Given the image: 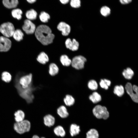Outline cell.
Wrapping results in <instances>:
<instances>
[{"instance_id":"36","label":"cell","mask_w":138,"mask_h":138,"mask_svg":"<svg viewBox=\"0 0 138 138\" xmlns=\"http://www.w3.org/2000/svg\"><path fill=\"white\" fill-rule=\"evenodd\" d=\"M31 138H46L44 136L40 137L39 136L37 135H33Z\"/></svg>"},{"instance_id":"8","label":"cell","mask_w":138,"mask_h":138,"mask_svg":"<svg viewBox=\"0 0 138 138\" xmlns=\"http://www.w3.org/2000/svg\"><path fill=\"white\" fill-rule=\"evenodd\" d=\"M43 120L44 125L48 127L53 126L56 122V118L54 116L50 114H47L43 117Z\"/></svg>"},{"instance_id":"7","label":"cell","mask_w":138,"mask_h":138,"mask_svg":"<svg viewBox=\"0 0 138 138\" xmlns=\"http://www.w3.org/2000/svg\"><path fill=\"white\" fill-rule=\"evenodd\" d=\"M22 29L27 34H31L35 32L36 28L35 25L31 21L28 19L24 21Z\"/></svg>"},{"instance_id":"29","label":"cell","mask_w":138,"mask_h":138,"mask_svg":"<svg viewBox=\"0 0 138 138\" xmlns=\"http://www.w3.org/2000/svg\"><path fill=\"white\" fill-rule=\"evenodd\" d=\"M12 77L11 75L7 72H4L2 74L1 79L2 80L6 83H9L11 80Z\"/></svg>"},{"instance_id":"2","label":"cell","mask_w":138,"mask_h":138,"mask_svg":"<svg viewBox=\"0 0 138 138\" xmlns=\"http://www.w3.org/2000/svg\"><path fill=\"white\" fill-rule=\"evenodd\" d=\"M13 128L17 133L22 134L29 131L31 128V123L29 120H24L20 122L15 123Z\"/></svg>"},{"instance_id":"22","label":"cell","mask_w":138,"mask_h":138,"mask_svg":"<svg viewBox=\"0 0 138 138\" xmlns=\"http://www.w3.org/2000/svg\"><path fill=\"white\" fill-rule=\"evenodd\" d=\"M37 15V12L33 9H31L27 11L26 13V16L27 19L30 20L35 19Z\"/></svg>"},{"instance_id":"20","label":"cell","mask_w":138,"mask_h":138,"mask_svg":"<svg viewBox=\"0 0 138 138\" xmlns=\"http://www.w3.org/2000/svg\"><path fill=\"white\" fill-rule=\"evenodd\" d=\"M71 60L66 55H61L60 58L61 64L63 66L68 67L71 65Z\"/></svg>"},{"instance_id":"11","label":"cell","mask_w":138,"mask_h":138,"mask_svg":"<svg viewBox=\"0 0 138 138\" xmlns=\"http://www.w3.org/2000/svg\"><path fill=\"white\" fill-rule=\"evenodd\" d=\"M57 28L59 30L61 31L62 35L64 36H68L71 31L70 26L63 22H60L57 26Z\"/></svg>"},{"instance_id":"13","label":"cell","mask_w":138,"mask_h":138,"mask_svg":"<svg viewBox=\"0 0 138 138\" xmlns=\"http://www.w3.org/2000/svg\"><path fill=\"white\" fill-rule=\"evenodd\" d=\"M81 131L80 126L75 123H72L70 125L69 133L71 136L72 137L78 135Z\"/></svg>"},{"instance_id":"24","label":"cell","mask_w":138,"mask_h":138,"mask_svg":"<svg viewBox=\"0 0 138 138\" xmlns=\"http://www.w3.org/2000/svg\"><path fill=\"white\" fill-rule=\"evenodd\" d=\"M122 74L124 77L126 79H131L134 75V72L129 67L127 68L124 70Z\"/></svg>"},{"instance_id":"26","label":"cell","mask_w":138,"mask_h":138,"mask_svg":"<svg viewBox=\"0 0 138 138\" xmlns=\"http://www.w3.org/2000/svg\"><path fill=\"white\" fill-rule=\"evenodd\" d=\"M24 34L22 31L20 29L15 30L13 36L16 41H19L22 40Z\"/></svg>"},{"instance_id":"3","label":"cell","mask_w":138,"mask_h":138,"mask_svg":"<svg viewBox=\"0 0 138 138\" xmlns=\"http://www.w3.org/2000/svg\"><path fill=\"white\" fill-rule=\"evenodd\" d=\"M93 114L98 119H107L109 117V113L107 108L100 105L95 106L93 109Z\"/></svg>"},{"instance_id":"18","label":"cell","mask_w":138,"mask_h":138,"mask_svg":"<svg viewBox=\"0 0 138 138\" xmlns=\"http://www.w3.org/2000/svg\"><path fill=\"white\" fill-rule=\"evenodd\" d=\"M64 105L67 107H70L73 105L75 102V100L72 95L67 94L63 99Z\"/></svg>"},{"instance_id":"17","label":"cell","mask_w":138,"mask_h":138,"mask_svg":"<svg viewBox=\"0 0 138 138\" xmlns=\"http://www.w3.org/2000/svg\"><path fill=\"white\" fill-rule=\"evenodd\" d=\"M37 60L40 64L44 65L49 61V59L48 55L44 52H41L38 55Z\"/></svg>"},{"instance_id":"23","label":"cell","mask_w":138,"mask_h":138,"mask_svg":"<svg viewBox=\"0 0 138 138\" xmlns=\"http://www.w3.org/2000/svg\"><path fill=\"white\" fill-rule=\"evenodd\" d=\"M89 99L94 103H96L100 101L101 99L100 95L96 92H93L89 96Z\"/></svg>"},{"instance_id":"37","label":"cell","mask_w":138,"mask_h":138,"mask_svg":"<svg viewBox=\"0 0 138 138\" xmlns=\"http://www.w3.org/2000/svg\"><path fill=\"white\" fill-rule=\"evenodd\" d=\"M37 0H26L29 3L32 4L35 2Z\"/></svg>"},{"instance_id":"9","label":"cell","mask_w":138,"mask_h":138,"mask_svg":"<svg viewBox=\"0 0 138 138\" xmlns=\"http://www.w3.org/2000/svg\"><path fill=\"white\" fill-rule=\"evenodd\" d=\"M125 88L127 94L129 95L132 99L134 102L138 103V93H134L132 86L130 83H128L126 84Z\"/></svg>"},{"instance_id":"35","label":"cell","mask_w":138,"mask_h":138,"mask_svg":"<svg viewBox=\"0 0 138 138\" xmlns=\"http://www.w3.org/2000/svg\"><path fill=\"white\" fill-rule=\"evenodd\" d=\"M60 1L62 4H65L67 3L70 0H60Z\"/></svg>"},{"instance_id":"27","label":"cell","mask_w":138,"mask_h":138,"mask_svg":"<svg viewBox=\"0 0 138 138\" xmlns=\"http://www.w3.org/2000/svg\"><path fill=\"white\" fill-rule=\"evenodd\" d=\"M113 92L118 96H122L124 93V89L123 86L121 85L116 86L114 87Z\"/></svg>"},{"instance_id":"15","label":"cell","mask_w":138,"mask_h":138,"mask_svg":"<svg viewBox=\"0 0 138 138\" xmlns=\"http://www.w3.org/2000/svg\"><path fill=\"white\" fill-rule=\"evenodd\" d=\"M59 72V68L57 65L55 63H50L48 66V72L51 76H54L56 75Z\"/></svg>"},{"instance_id":"16","label":"cell","mask_w":138,"mask_h":138,"mask_svg":"<svg viewBox=\"0 0 138 138\" xmlns=\"http://www.w3.org/2000/svg\"><path fill=\"white\" fill-rule=\"evenodd\" d=\"M4 6L8 9H14L16 8L19 3L18 0H2Z\"/></svg>"},{"instance_id":"10","label":"cell","mask_w":138,"mask_h":138,"mask_svg":"<svg viewBox=\"0 0 138 138\" xmlns=\"http://www.w3.org/2000/svg\"><path fill=\"white\" fill-rule=\"evenodd\" d=\"M56 113L58 117L62 119H66L69 116L66 107L65 105L59 106L56 109Z\"/></svg>"},{"instance_id":"33","label":"cell","mask_w":138,"mask_h":138,"mask_svg":"<svg viewBox=\"0 0 138 138\" xmlns=\"http://www.w3.org/2000/svg\"><path fill=\"white\" fill-rule=\"evenodd\" d=\"M70 5L72 7L77 8L79 7L81 5L80 0H71Z\"/></svg>"},{"instance_id":"12","label":"cell","mask_w":138,"mask_h":138,"mask_svg":"<svg viewBox=\"0 0 138 138\" xmlns=\"http://www.w3.org/2000/svg\"><path fill=\"white\" fill-rule=\"evenodd\" d=\"M65 45L67 48L73 51L77 50L79 47L78 42L74 39L72 40L69 38L67 39L65 41Z\"/></svg>"},{"instance_id":"1","label":"cell","mask_w":138,"mask_h":138,"mask_svg":"<svg viewBox=\"0 0 138 138\" xmlns=\"http://www.w3.org/2000/svg\"><path fill=\"white\" fill-rule=\"evenodd\" d=\"M35 35L37 39L42 44L47 45L52 42L54 38L51 29L48 26L42 25L36 28Z\"/></svg>"},{"instance_id":"28","label":"cell","mask_w":138,"mask_h":138,"mask_svg":"<svg viewBox=\"0 0 138 138\" xmlns=\"http://www.w3.org/2000/svg\"><path fill=\"white\" fill-rule=\"evenodd\" d=\"M40 20L42 22H47L50 18V15L47 13L44 12H42L39 16Z\"/></svg>"},{"instance_id":"14","label":"cell","mask_w":138,"mask_h":138,"mask_svg":"<svg viewBox=\"0 0 138 138\" xmlns=\"http://www.w3.org/2000/svg\"><path fill=\"white\" fill-rule=\"evenodd\" d=\"M53 132L56 136L61 137H64L66 134L64 128L60 125L55 126L53 129Z\"/></svg>"},{"instance_id":"19","label":"cell","mask_w":138,"mask_h":138,"mask_svg":"<svg viewBox=\"0 0 138 138\" xmlns=\"http://www.w3.org/2000/svg\"><path fill=\"white\" fill-rule=\"evenodd\" d=\"M86 138H99V133L96 129L91 128L87 131L86 134Z\"/></svg>"},{"instance_id":"34","label":"cell","mask_w":138,"mask_h":138,"mask_svg":"<svg viewBox=\"0 0 138 138\" xmlns=\"http://www.w3.org/2000/svg\"><path fill=\"white\" fill-rule=\"evenodd\" d=\"M120 2L123 4H126L131 3L132 0H120Z\"/></svg>"},{"instance_id":"5","label":"cell","mask_w":138,"mask_h":138,"mask_svg":"<svg viewBox=\"0 0 138 138\" xmlns=\"http://www.w3.org/2000/svg\"><path fill=\"white\" fill-rule=\"evenodd\" d=\"M71 61L72 67L76 70H80L84 68L87 60L84 56L79 55L74 57Z\"/></svg>"},{"instance_id":"6","label":"cell","mask_w":138,"mask_h":138,"mask_svg":"<svg viewBox=\"0 0 138 138\" xmlns=\"http://www.w3.org/2000/svg\"><path fill=\"white\" fill-rule=\"evenodd\" d=\"M11 45V41L8 38L0 36V51H7L10 49Z\"/></svg>"},{"instance_id":"4","label":"cell","mask_w":138,"mask_h":138,"mask_svg":"<svg viewBox=\"0 0 138 138\" xmlns=\"http://www.w3.org/2000/svg\"><path fill=\"white\" fill-rule=\"evenodd\" d=\"M15 31L13 24L10 22L4 23L0 26V32L4 36L8 38L13 36Z\"/></svg>"},{"instance_id":"32","label":"cell","mask_w":138,"mask_h":138,"mask_svg":"<svg viewBox=\"0 0 138 138\" xmlns=\"http://www.w3.org/2000/svg\"><path fill=\"white\" fill-rule=\"evenodd\" d=\"M87 86L89 88L92 90H96L98 86L97 82L94 80H90L88 82Z\"/></svg>"},{"instance_id":"25","label":"cell","mask_w":138,"mask_h":138,"mask_svg":"<svg viewBox=\"0 0 138 138\" xmlns=\"http://www.w3.org/2000/svg\"><path fill=\"white\" fill-rule=\"evenodd\" d=\"M11 14L14 18L19 20L22 18V12L20 9L15 8L12 10Z\"/></svg>"},{"instance_id":"21","label":"cell","mask_w":138,"mask_h":138,"mask_svg":"<svg viewBox=\"0 0 138 138\" xmlns=\"http://www.w3.org/2000/svg\"><path fill=\"white\" fill-rule=\"evenodd\" d=\"M14 119L16 122H19L24 120L25 115L24 112L21 110H18L14 113Z\"/></svg>"},{"instance_id":"30","label":"cell","mask_w":138,"mask_h":138,"mask_svg":"<svg viewBox=\"0 0 138 138\" xmlns=\"http://www.w3.org/2000/svg\"><path fill=\"white\" fill-rule=\"evenodd\" d=\"M111 83L110 80L104 79L101 80L99 84L101 88L107 90L108 88V87L110 86Z\"/></svg>"},{"instance_id":"31","label":"cell","mask_w":138,"mask_h":138,"mask_svg":"<svg viewBox=\"0 0 138 138\" xmlns=\"http://www.w3.org/2000/svg\"><path fill=\"white\" fill-rule=\"evenodd\" d=\"M110 9L106 6L102 7L100 10L101 14L104 17H106L109 15L110 13Z\"/></svg>"}]
</instances>
